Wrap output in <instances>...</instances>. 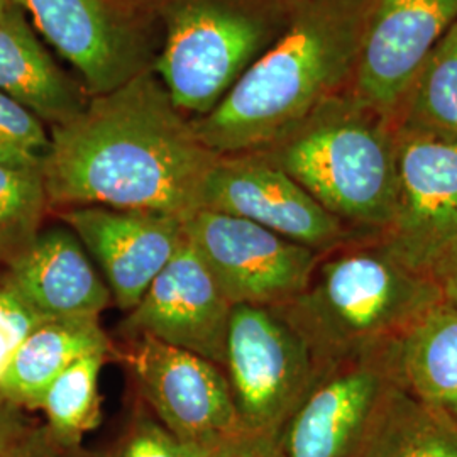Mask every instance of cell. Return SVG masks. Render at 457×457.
<instances>
[{"instance_id": "cell-8", "label": "cell", "mask_w": 457, "mask_h": 457, "mask_svg": "<svg viewBox=\"0 0 457 457\" xmlns=\"http://www.w3.org/2000/svg\"><path fill=\"white\" fill-rule=\"evenodd\" d=\"M126 341L120 356L139 402L164 427L217 454L247 441L222 366L149 336Z\"/></svg>"}, {"instance_id": "cell-22", "label": "cell", "mask_w": 457, "mask_h": 457, "mask_svg": "<svg viewBox=\"0 0 457 457\" xmlns=\"http://www.w3.org/2000/svg\"><path fill=\"white\" fill-rule=\"evenodd\" d=\"M396 120L457 139V21L428 54Z\"/></svg>"}, {"instance_id": "cell-6", "label": "cell", "mask_w": 457, "mask_h": 457, "mask_svg": "<svg viewBox=\"0 0 457 457\" xmlns=\"http://www.w3.org/2000/svg\"><path fill=\"white\" fill-rule=\"evenodd\" d=\"M224 371L245 439L273 445L320 378L300 332L277 309L236 305Z\"/></svg>"}, {"instance_id": "cell-29", "label": "cell", "mask_w": 457, "mask_h": 457, "mask_svg": "<svg viewBox=\"0 0 457 457\" xmlns=\"http://www.w3.org/2000/svg\"><path fill=\"white\" fill-rule=\"evenodd\" d=\"M430 277L441 290L442 300L457 307V239L447 247V251L436 262Z\"/></svg>"}, {"instance_id": "cell-13", "label": "cell", "mask_w": 457, "mask_h": 457, "mask_svg": "<svg viewBox=\"0 0 457 457\" xmlns=\"http://www.w3.org/2000/svg\"><path fill=\"white\" fill-rule=\"evenodd\" d=\"M457 21V0H371L351 92L395 115Z\"/></svg>"}, {"instance_id": "cell-10", "label": "cell", "mask_w": 457, "mask_h": 457, "mask_svg": "<svg viewBox=\"0 0 457 457\" xmlns=\"http://www.w3.org/2000/svg\"><path fill=\"white\" fill-rule=\"evenodd\" d=\"M398 195L378 237L398 262L430 275L457 239V139L398 124Z\"/></svg>"}, {"instance_id": "cell-25", "label": "cell", "mask_w": 457, "mask_h": 457, "mask_svg": "<svg viewBox=\"0 0 457 457\" xmlns=\"http://www.w3.org/2000/svg\"><path fill=\"white\" fill-rule=\"evenodd\" d=\"M217 453L195 442L185 441L164 427L139 402L124 432L109 451L94 457H215Z\"/></svg>"}, {"instance_id": "cell-19", "label": "cell", "mask_w": 457, "mask_h": 457, "mask_svg": "<svg viewBox=\"0 0 457 457\" xmlns=\"http://www.w3.org/2000/svg\"><path fill=\"white\" fill-rule=\"evenodd\" d=\"M398 388L457 419V307L442 300L388 345Z\"/></svg>"}, {"instance_id": "cell-4", "label": "cell", "mask_w": 457, "mask_h": 457, "mask_svg": "<svg viewBox=\"0 0 457 457\" xmlns=\"http://www.w3.org/2000/svg\"><path fill=\"white\" fill-rule=\"evenodd\" d=\"M396 131L395 115L349 88L256 153L285 170L351 232L379 237L396 207Z\"/></svg>"}, {"instance_id": "cell-17", "label": "cell", "mask_w": 457, "mask_h": 457, "mask_svg": "<svg viewBox=\"0 0 457 457\" xmlns=\"http://www.w3.org/2000/svg\"><path fill=\"white\" fill-rule=\"evenodd\" d=\"M0 92L28 107L49 129L77 117L90 100L79 77L54 62L14 2L0 14Z\"/></svg>"}, {"instance_id": "cell-1", "label": "cell", "mask_w": 457, "mask_h": 457, "mask_svg": "<svg viewBox=\"0 0 457 457\" xmlns=\"http://www.w3.org/2000/svg\"><path fill=\"white\" fill-rule=\"evenodd\" d=\"M49 134L43 179L56 211L97 205L185 220L202 209L219 158L154 71L90 97Z\"/></svg>"}, {"instance_id": "cell-30", "label": "cell", "mask_w": 457, "mask_h": 457, "mask_svg": "<svg viewBox=\"0 0 457 457\" xmlns=\"http://www.w3.org/2000/svg\"><path fill=\"white\" fill-rule=\"evenodd\" d=\"M215 457H277L273 445L260 444V442L245 441L224 453H219Z\"/></svg>"}, {"instance_id": "cell-31", "label": "cell", "mask_w": 457, "mask_h": 457, "mask_svg": "<svg viewBox=\"0 0 457 457\" xmlns=\"http://www.w3.org/2000/svg\"><path fill=\"white\" fill-rule=\"evenodd\" d=\"M12 2H14V0H0V14H2Z\"/></svg>"}, {"instance_id": "cell-26", "label": "cell", "mask_w": 457, "mask_h": 457, "mask_svg": "<svg viewBox=\"0 0 457 457\" xmlns=\"http://www.w3.org/2000/svg\"><path fill=\"white\" fill-rule=\"evenodd\" d=\"M46 319L17 294L5 275H0V386L21 344ZM0 402L7 400L0 395Z\"/></svg>"}, {"instance_id": "cell-14", "label": "cell", "mask_w": 457, "mask_h": 457, "mask_svg": "<svg viewBox=\"0 0 457 457\" xmlns=\"http://www.w3.org/2000/svg\"><path fill=\"white\" fill-rule=\"evenodd\" d=\"M232 305L185 239L120 322L129 337L149 336L224 368Z\"/></svg>"}, {"instance_id": "cell-32", "label": "cell", "mask_w": 457, "mask_h": 457, "mask_svg": "<svg viewBox=\"0 0 457 457\" xmlns=\"http://www.w3.org/2000/svg\"><path fill=\"white\" fill-rule=\"evenodd\" d=\"M70 457H94V456H88V454H85L83 453L82 449H77V451H73L71 454H70Z\"/></svg>"}, {"instance_id": "cell-7", "label": "cell", "mask_w": 457, "mask_h": 457, "mask_svg": "<svg viewBox=\"0 0 457 457\" xmlns=\"http://www.w3.org/2000/svg\"><path fill=\"white\" fill-rule=\"evenodd\" d=\"M79 73L90 97L153 71L162 26L153 0H14Z\"/></svg>"}, {"instance_id": "cell-5", "label": "cell", "mask_w": 457, "mask_h": 457, "mask_svg": "<svg viewBox=\"0 0 457 457\" xmlns=\"http://www.w3.org/2000/svg\"><path fill=\"white\" fill-rule=\"evenodd\" d=\"M154 75L190 119L212 112L283 31L290 0H153Z\"/></svg>"}, {"instance_id": "cell-24", "label": "cell", "mask_w": 457, "mask_h": 457, "mask_svg": "<svg viewBox=\"0 0 457 457\" xmlns=\"http://www.w3.org/2000/svg\"><path fill=\"white\" fill-rule=\"evenodd\" d=\"M49 146L48 126L28 107L0 92V164L43 170Z\"/></svg>"}, {"instance_id": "cell-27", "label": "cell", "mask_w": 457, "mask_h": 457, "mask_svg": "<svg viewBox=\"0 0 457 457\" xmlns=\"http://www.w3.org/2000/svg\"><path fill=\"white\" fill-rule=\"evenodd\" d=\"M51 436L45 425H37L29 436L0 449V457H70Z\"/></svg>"}, {"instance_id": "cell-12", "label": "cell", "mask_w": 457, "mask_h": 457, "mask_svg": "<svg viewBox=\"0 0 457 457\" xmlns=\"http://www.w3.org/2000/svg\"><path fill=\"white\" fill-rule=\"evenodd\" d=\"M202 209L251 220L319 253L360 237L262 153L219 156Z\"/></svg>"}, {"instance_id": "cell-15", "label": "cell", "mask_w": 457, "mask_h": 457, "mask_svg": "<svg viewBox=\"0 0 457 457\" xmlns=\"http://www.w3.org/2000/svg\"><path fill=\"white\" fill-rule=\"evenodd\" d=\"M105 279L115 305L132 311L185 241L183 220L164 213L85 205L58 211Z\"/></svg>"}, {"instance_id": "cell-16", "label": "cell", "mask_w": 457, "mask_h": 457, "mask_svg": "<svg viewBox=\"0 0 457 457\" xmlns=\"http://www.w3.org/2000/svg\"><path fill=\"white\" fill-rule=\"evenodd\" d=\"M7 281L45 317H100L114 300L82 241L68 226L43 228Z\"/></svg>"}, {"instance_id": "cell-28", "label": "cell", "mask_w": 457, "mask_h": 457, "mask_svg": "<svg viewBox=\"0 0 457 457\" xmlns=\"http://www.w3.org/2000/svg\"><path fill=\"white\" fill-rule=\"evenodd\" d=\"M37 425H34L26 410L9 402H0V449L24 439Z\"/></svg>"}, {"instance_id": "cell-21", "label": "cell", "mask_w": 457, "mask_h": 457, "mask_svg": "<svg viewBox=\"0 0 457 457\" xmlns=\"http://www.w3.org/2000/svg\"><path fill=\"white\" fill-rule=\"evenodd\" d=\"M112 353L98 351L71 362L58 376L41 403L51 439L65 453L80 449L83 436L100 424L98 376Z\"/></svg>"}, {"instance_id": "cell-23", "label": "cell", "mask_w": 457, "mask_h": 457, "mask_svg": "<svg viewBox=\"0 0 457 457\" xmlns=\"http://www.w3.org/2000/svg\"><path fill=\"white\" fill-rule=\"evenodd\" d=\"M48 211L43 170L0 164V264L4 270L33 247Z\"/></svg>"}, {"instance_id": "cell-18", "label": "cell", "mask_w": 457, "mask_h": 457, "mask_svg": "<svg viewBox=\"0 0 457 457\" xmlns=\"http://www.w3.org/2000/svg\"><path fill=\"white\" fill-rule=\"evenodd\" d=\"M98 351L114 353L100 317L46 319L17 349L0 395L19 409L39 410L51 383L71 362Z\"/></svg>"}, {"instance_id": "cell-3", "label": "cell", "mask_w": 457, "mask_h": 457, "mask_svg": "<svg viewBox=\"0 0 457 457\" xmlns=\"http://www.w3.org/2000/svg\"><path fill=\"white\" fill-rule=\"evenodd\" d=\"M442 302L430 275L398 262L378 237L322 253L307 288L277 311L322 373L386 349Z\"/></svg>"}, {"instance_id": "cell-2", "label": "cell", "mask_w": 457, "mask_h": 457, "mask_svg": "<svg viewBox=\"0 0 457 457\" xmlns=\"http://www.w3.org/2000/svg\"><path fill=\"white\" fill-rule=\"evenodd\" d=\"M371 0H290L273 45L212 112L192 119L219 156L275 145L327 100L353 87Z\"/></svg>"}, {"instance_id": "cell-9", "label": "cell", "mask_w": 457, "mask_h": 457, "mask_svg": "<svg viewBox=\"0 0 457 457\" xmlns=\"http://www.w3.org/2000/svg\"><path fill=\"white\" fill-rule=\"evenodd\" d=\"M183 234L232 307L287 305L307 288L322 256L251 220L209 209L188 215Z\"/></svg>"}, {"instance_id": "cell-11", "label": "cell", "mask_w": 457, "mask_h": 457, "mask_svg": "<svg viewBox=\"0 0 457 457\" xmlns=\"http://www.w3.org/2000/svg\"><path fill=\"white\" fill-rule=\"evenodd\" d=\"M388 347L322 373L278 432L277 457H358L395 386Z\"/></svg>"}, {"instance_id": "cell-20", "label": "cell", "mask_w": 457, "mask_h": 457, "mask_svg": "<svg viewBox=\"0 0 457 457\" xmlns=\"http://www.w3.org/2000/svg\"><path fill=\"white\" fill-rule=\"evenodd\" d=\"M358 457H457V419L395 385Z\"/></svg>"}]
</instances>
